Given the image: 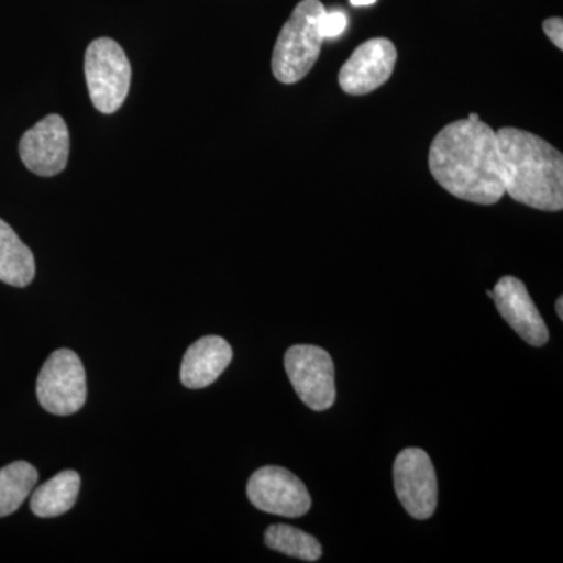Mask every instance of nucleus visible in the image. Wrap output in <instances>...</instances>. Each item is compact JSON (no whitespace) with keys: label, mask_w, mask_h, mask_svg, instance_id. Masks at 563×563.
I'll use <instances>...</instances> for the list:
<instances>
[{"label":"nucleus","mask_w":563,"mask_h":563,"mask_svg":"<svg viewBox=\"0 0 563 563\" xmlns=\"http://www.w3.org/2000/svg\"><path fill=\"white\" fill-rule=\"evenodd\" d=\"M347 27V16L343 11H328L322 13L320 20V32L324 40L336 38L342 35Z\"/></svg>","instance_id":"obj_17"},{"label":"nucleus","mask_w":563,"mask_h":563,"mask_svg":"<svg viewBox=\"0 0 563 563\" xmlns=\"http://www.w3.org/2000/svg\"><path fill=\"white\" fill-rule=\"evenodd\" d=\"M320 0H301L277 36L273 52V74L280 84L301 81L321 54L320 20L324 13Z\"/></svg>","instance_id":"obj_3"},{"label":"nucleus","mask_w":563,"mask_h":563,"mask_svg":"<svg viewBox=\"0 0 563 563\" xmlns=\"http://www.w3.org/2000/svg\"><path fill=\"white\" fill-rule=\"evenodd\" d=\"M285 372L309 409L324 412L335 404V368L328 351L312 344H296L285 354Z\"/></svg>","instance_id":"obj_6"},{"label":"nucleus","mask_w":563,"mask_h":563,"mask_svg":"<svg viewBox=\"0 0 563 563\" xmlns=\"http://www.w3.org/2000/svg\"><path fill=\"white\" fill-rule=\"evenodd\" d=\"M352 7H368L374 5L377 0H350Z\"/></svg>","instance_id":"obj_19"},{"label":"nucleus","mask_w":563,"mask_h":563,"mask_svg":"<svg viewBox=\"0 0 563 563\" xmlns=\"http://www.w3.org/2000/svg\"><path fill=\"white\" fill-rule=\"evenodd\" d=\"M265 543L269 550L306 562L320 561L322 555L321 544L313 536L288 525L269 526L265 532Z\"/></svg>","instance_id":"obj_16"},{"label":"nucleus","mask_w":563,"mask_h":563,"mask_svg":"<svg viewBox=\"0 0 563 563\" xmlns=\"http://www.w3.org/2000/svg\"><path fill=\"white\" fill-rule=\"evenodd\" d=\"M35 257L9 222L0 220V282L24 288L35 277Z\"/></svg>","instance_id":"obj_13"},{"label":"nucleus","mask_w":563,"mask_h":563,"mask_svg":"<svg viewBox=\"0 0 563 563\" xmlns=\"http://www.w3.org/2000/svg\"><path fill=\"white\" fill-rule=\"evenodd\" d=\"M504 188L514 201L536 210L563 209V155L523 129L496 131Z\"/></svg>","instance_id":"obj_2"},{"label":"nucleus","mask_w":563,"mask_h":563,"mask_svg":"<svg viewBox=\"0 0 563 563\" xmlns=\"http://www.w3.org/2000/svg\"><path fill=\"white\" fill-rule=\"evenodd\" d=\"M231 344L222 336L207 335L185 352L180 366L181 384L191 390L209 387L232 362Z\"/></svg>","instance_id":"obj_12"},{"label":"nucleus","mask_w":563,"mask_h":563,"mask_svg":"<svg viewBox=\"0 0 563 563\" xmlns=\"http://www.w3.org/2000/svg\"><path fill=\"white\" fill-rule=\"evenodd\" d=\"M79 473L65 470L32 493V512L40 518L60 517L73 509L79 498Z\"/></svg>","instance_id":"obj_14"},{"label":"nucleus","mask_w":563,"mask_h":563,"mask_svg":"<svg viewBox=\"0 0 563 563\" xmlns=\"http://www.w3.org/2000/svg\"><path fill=\"white\" fill-rule=\"evenodd\" d=\"M247 498L262 512L287 518L302 517L312 507L302 481L282 466H263L252 474Z\"/></svg>","instance_id":"obj_8"},{"label":"nucleus","mask_w":563,"mask_h":563,"mask_svg":"<svg viewBox=\"0 0 563 563\" xmlns=\"http://www.w3.org/2000/svg\"><path fill=\"white\" fill-rule=\"evenodd\" d=\"M543 32L551 43L558 47L559 51L563 49V20L562 18H550L543 22Z\"/></svg>","instance_id":"obj_18"},{"label":"nucleus","mask_w":563,"mask_h":563,"mask_svg":"<svg viewBox=\"0 0 563 563\" xmlns=\"http://www.w3.org/2000/svg\"><path fill=\"white\" fill-rule=\"evenodd\" d=\"M398 60L395 44L387 38H373L361 44L340 69V87L352 96L376 91L390 79Z\"/></svg>","instance_id":"obj_10"},{"label":"nucleus","mask_w":563,"mask_h":563,"mask_svg":"<svg viewBox=\"0 0 563 563\" xmlns=\"http://www.w3.org/2000/svg\"><path fill=\"white\" fill-rule=\"evenodd\" d=\"M36 396L44 410L58 417L79 412L87 402V374L79 355L58 350L41 368Z\"/></svg>","instance_id":"obj_5"},{"label":"nucleus","mask_w":563,"mask_h":563,"mask_svg":"<svg viewBox=\"0 0 563 563\" xmlns=\"http://www.w3.org/2000/svg\"><path fill=\"white\" fill-rule=\"evenodd\" d=\"M85 77L92 106L103 114L121 109L131 88L132 68L117 41H91L85 54Z\"/></svg>","instance_id":"obj_4"},{"label":"nucleus","mask_w":563,"mask_h":563,"mask_svg":"<svg viewBox=\"0 0 563 563\" xmlns=\"http://www.w3.org/2000/svg\"><path fill=\"white\" fill-rule=\"evenodd\" d=\"M21 161L36 176L52 177L68 165L69 131L60 114H49L20 141Z\"/></svg>","instance_id":"obj_9"},{"label":"nucleus","mask_w":563,"mask_h":563,"mask_svg":"<svg viewBox=\"0 0 563 563\" xmlns=\"http://www.w3.org/2000/svg\"><path fill=\"white\" fill-rule=\"evenodd\" d=\"M395 490L404 510L415 520H428L435 514L439 503V484L435 470L426 451L407 448L393 465Z\"/></svg>","instance_id":"obj_7"},{"label":"nucleus","mask_w":563,"mask_h":563,"mask_svg":"<svg viewBox=\"0 0 563 563\" xmlns=\"http://www.w3.org/2000/svg\"><path fill=\"white\" fill-rule=\"evenodd\" d=\"M429 172L462 201L493 206L506 195L496 132L481 120L454 121L437 133Z\"/></svg>","instance_id":"obj_1"},{"label":"nucleus","mask_w":563,"mask_h":563,"mask_svg":"<svg viewBox=\"0 0 563 563\" xmlns=\"http://www.w3.org/2000/svg\"><path fill=\"white\" fill-rule=\"evenodd\" d=\"M555 312H558L559 314V318H563V298L561 296V298L558 299V302H555Z\"/></svg>","instance_id":"obj_20"},{"label":"nucleus","mask_w":563,"mask_h":563,"mask_svg":"<svg viewBox=\"0 0 563 563\" xmlns=\"http://www.w3.org/2000/svg\"><path fill=\"white\" fill-rule=\"evenodd\" d=\"M468 120L477 121V120H481V118H479V114L472 113V114H468Z\"/></svg>","instance_id":"obj_21"},{"label":"nucleus","mask_w":563,"mask_h":563,"mask_svg":"<svg viewBox=\"0 0 563 563\" xmlns=\"http://www.w3.org/2000/svg\"><path fill=\"white\" fill-rule=\"evenodd\" d=\"M492 292V299H495L496 309L504 321L526 343L537 347L548 343L550 332L523 282L512 276L503 277Z\"/></svg>","instance_id":"obj_11"},{"label":"nucleus","mask_w":563,"mask_h":563,"mask_svg":"<svg viewBox=\"0 0 563 563\" xmlns=\"http://www.w3.org/2000/svg\"><path fill=\"white\" fill-rule=\"evenodd\" d=\"M38 483V472L20 461L0 468V518L16 512Z\"/></svg>","instance_id":"obj_15"}]
</instances>
